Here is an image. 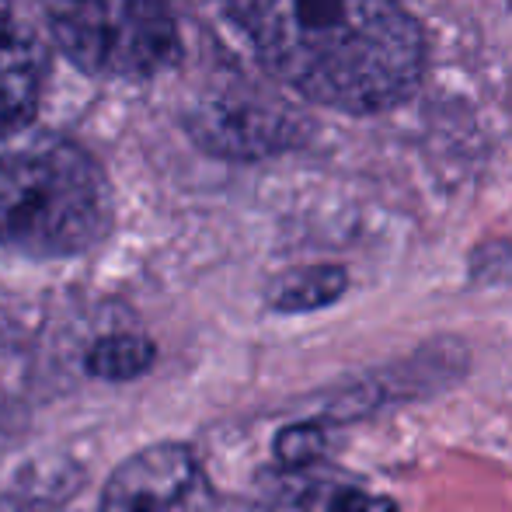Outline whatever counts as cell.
I'll list each match as a JSON object with an SVG mask.
<instances>
[{
	"mask_svg": "<svg viewBox=\"0 0 512 512\" xmlns=\"http://www.w3.org/2000/svg\"><path fill=\"white\" fill-rule=\"evenodd\" d=\"M258 63L300 98L377 115L425 70V35L401 0H223Z\"/></svg>",
	"mask_w": 512,
	"mask_h": 512,
	"instance_id": "1",
	"label": "cell"
},
{
	"mask_svg": "<svg viewBox=\"0 0 512 512\" xmlns=\"http://www.w3.org/2000/svg\"><path fill=\"white\" fill-rule=\"evenodd\" d=\"M108 223V182L84 150L63 140L0 150V248L77 255L102 241Z\"/></svg>",
	"mask_w": 512,
	"mask_h": 512,
	"instance_id": "2",
	"label": "cell"
},
{
	"mask_svg": "<svg viewBox=\"0 0 512 512\" xmlns=\"http://www.w3.org/2000/svg\"><path fill=\"white\" fill-rule=\"evenodd\" d=\"M53 35L81 70L119 81L157 77L182 56L178 21L164 0H60Z\"/></svg>",
	"mask_w": 512,
	"mask_h": 512,
	"instance_id": "3",
	"label": "cell"
},
{
	"mask_svg": "<svg viewBox=\"0 0 512 512\" xmlns=\"http://www.w3.org/2000/svg\"><path fill=\"white\" fill-rule=\"evenodd\" d=\"M192 140L227 161H265L297 150L310 122L293 105L258 91H220L196 105L189 119Z\"/></svg>",
	"mask_w": 512,
	"mask_h": 512,
	"instance_id": "4",
	"label": "cell"
},
{
	"mask_svg": "<svg viewBox=\"0 0 512 512\" xmlns=\"http://www.w3.org/2000/svg\"><path fill=\"white\" fill-rule=\"evenodd\" d=\"M196 485L199 464L189 446L157 443L115 467L98 512H171Z\"/></svg>",
	"mask_w": 512,
	"mask_h": 512,
	"instance_id": "5",
	"label": "cell"
},
{
	"mask_svg": "<svg viewBox=\"0 0 512 512\" xmlns=\"http://www.w3.org/2000/svg\"><path fill=\"white\" fill-rule=\"evenodd\" d=\"M46 63L32 39L0 25V140L18 136L35 119Z\"/></svg>",
	"mask_w": 512,
	"mask_h": 512,
	"instance_id": "6",
	"label": "cell"
},
{
	"mask_svg": "<svg viewBox=\"0 0 512 512\" xmlns=\"http://www.w3.org/2000/svg\"><path fill=\"white\" fill-rule=\"evenodd\" d=\"M349 290V276L338 265H310V269L286 272L269 293V307L279 314H307V310L331 307Z\"/></svg>",
	"mask_w": 512,
	"mask_h": 512,
	"instance_id": "7",
	"label": "cell"
},
{
	"mask_svg": "<svg viewBox=\"0 0 512 512\" xmlns=\"http://www.w3.org/2000/svg\"><path fill=\"white\" fill-rule=\"evenodd\" d=\"M154 342L143 335H105L98 338L95 345L84 356V366H88L91 377L98 380H136L154 366Z\"/></svg>",
	"mask_w": 512,
	"mask_h": 512,
	"instance_id": "8",
	"label": "cell"
},
{
	"mask_svg": "<svg viewBox=\"0 0 512 512\" xmlns=\"http://www.w3.org/2000/svg\"><path fill=\"white\" fill-rule=\"evenodd\" d=\"M324 446H328V432H324V425L300 422V425H290V429H283L276 436V457L283 460L286 467H307L321 457Z\"/></svg>",
	"mask_w": 512,
	"mask_h": 512,
	"instance_id": "9",
	"label": "cell"
},
{
	"mask_svg": "<svg viewBox=\"0 0 512 512\" xmlns=\"http://www.w3.org/2000/svg\"><path fill=\"white\" fill-rule=\"evenodd\" d=\"M300 512H398V509L387 499H380V495L363 492V488L335 485L310 495Z\"/></svg>",
	"mask_w": 512,
	"mask_h": 512,
	"instance_id": "10",
	"label": "cell"
}]
</instances>
